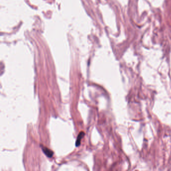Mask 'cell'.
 <instances>
[{"instance_id":"1","label":"cell","mask_w":171,"mask_h":171,"mask_svg":"<svg viewBox=\"0 0 171 171\" xmlns=\"http://www.w3.org/2000/svg\"><path fill=\"white\" fill-rule=\"evenodd\" d=\"M42 150L43 151L44 153L46 155L47 157H48L49 158H51L53 155V152H52V150L48 149L46 147L43 146L42 148Z\"/></svg>"},{"instance_id":"2","label":"cell","mask_w":171,"mask_h":171,"mask_svg":"<svg viewBox=\"0 0 171 171\" xmlns=\"http://www.w3.org/2000/svg\"><path fill=\"white\" fill-rule=\"evenodd\" d=\"M84 136V133L83 132H80L79 135H78L77 138V140L76 141V144L75 145L76 146H79L80 145V143H81V140H82V139L83 138V136Z\"/></svg>"}]
</instances>
